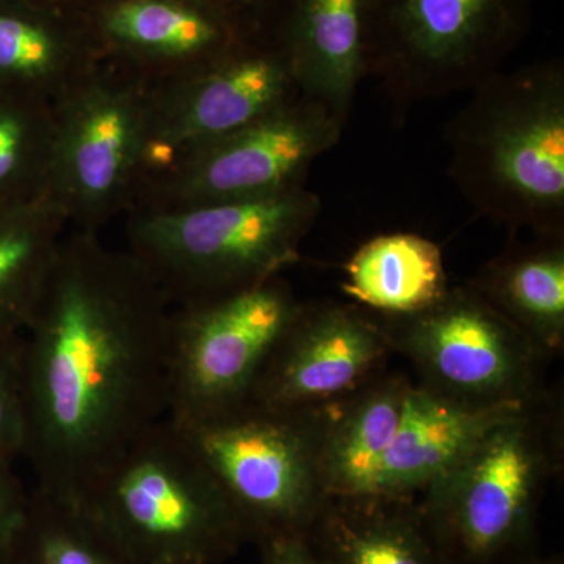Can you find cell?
<instances>
[{
	"label": "cell",
	"instance_id": "obj_7",
	"mask_svg": "<svg viewBox=\"0 0 564 564\" xmlns=\"http://www.w3.org/2000/svg\"><path fill=\"white\" fill-rule=\"evenodd\" d=\"M534 0H383L370 63L393 113L469 93L524 40Z\"/></svg>",
	"mask_w": 564,
	"mask_h": 564
},
{
	"label": "cell",
	"instance_id": "obj_28",
	"mask_svg": "<svg viewBox=\"0 0 564 564\" xmlns=\"http://www.w3.org/2000/svg\"><path fill=\"white\" fill-rule=\"evenodd\" d=\"M210 2L228 11L248 31L265 32L281 0H210Z\"/></svg>",
	"mask_w": 564,
	"mask_h": 564
},
{
	"label": "cell",
	"instance_id": "obj_15",
	"mask_svg": "<svg viewBox=\"0 0 564 564\" xmlns=\"http://www.w3.org/2000/svg\"><path fill=\"white\" fill-rule=\"evenodd\" d=\"M383 0H281L265 33L291 66L303 96L344 122L370 76Z\"/></svg>",
	"mask_w": 564,
	"mask_h": 564
},
{
	"label": "cell",
	"instance_id": "obj_29",
	"mask_svg": "<svg viewBox=\"0 0 564 564\" xmlns=\"http://www.w3.org/2000/svg\"><path fill=\"white\" fill-rule=\"evenodd\" d=\"M47 6L63 7V9L84 10L93 0H35Z\"/></svg>",
	"mask_w": 564,
	"mask_h": 564
},
{
	"label": "cell",
	"instance_id": "obj_30",
	"mask_svg": "<svg viewBox=\"0 0 564 564\" xmlns=\"http://www.w3.org/2000/svg\"><path fill=\"white\" fill-rule=\"evenodd\" d=\"M513 564H563V560L560 556H551V558H541L533 554L525 555L524 558L518 560Z\"/></svg>",
	"mask_w": 564,
	"mask_h": 564
},
{
	"label": "cell",
	"instance_id": "obj_18",
	"mask_svg": "<svg viewBox=\"0 0 564 564\" xmlns=\"http://www.w3.org/2000/svg\"><path fill=\"white\" fill-rule=\"evenodd\" d=\"M307 536L329 564H443L414 497L329 494Z\"/></svg>",
	"mask_w": 564,
	"mask_h": 564
},
{
	"label": "cell",
	"instance_id": "obj_24",
	"mask_svg": "<svg viewBox=\"0 0 564 564\" xmlns=\"http://www.w3.org/2000/svg\"><path fill=\"white\" fill-rule=\"evenodd\" d=\"M54 107L0 91V204L47 195Z\"/></svg>",
	"mask_w": 564,
	"mask_h": 564
},
{
	"label": "cell",
	"instance_id": "obj_2",
	"mask_svg": "<svg viewBox=\"0 0 564 564\" xmlns=\"http://www.w3.org/2000/svg\"><path fill=\"white\" fill-rule=\"evenodd\" d=\"M445 124L448 176L511 232L564 236V65L500 69Z\"/></svg>",
	"mask_w": 564,
	"mask_h": 564
},
{
	"label": "cell",
	"instance_id": "obj_27",
	"mask_svg": "<svg viewBox=\"0 0 564 564\" xmlns=\"http://www.w3.org/2000/svg\"><path fill=\"white\" fill-rule=\"evenodd\" d=\"M262 564H329L307 534H285L259 543Z\"/></svg>",
	"mask_w": 564,
	"mask_h": 564
},
{
	"label": "cell",
	"instance_id": "obj_3",
	"mask_svg": "<svg viewBox=\"0 0 564 564\" xmlns=\"http://www.w3.org/2000/svg\"><path fill=\"white\" fill-rule=\"evenodd\" d=\"M563 402L545 392L478 434L417 497L443 564H513L533 552L538 510L564 463Z\"/></svg>",
	"mask_w": 564,
	"mask_h": 564
},
{
	"label": "cell",
	"instance_id": "obj_21",
	"mask_svg": "<svg viewBox=\"0 0 564 564\" xmlns=\"http://www.w3.org/2000/svg\"><path fill=\"white\" fill-rule=\"evenodd\" d=\"M344 276L345 295L378 317L422 313L451 288L440 245L413 232L367 240L345 263Z\"/></svg>",
	"mask_w": 564,
	"mask_h": 564
},
{
	"label": "cell",
	"instance_id": "obj_25",
	"mask_svg": "<svg viewBox=\"0 0 564 564\" xmlns=\"http://www.w3.org/2000/svg\"><path fill=\"white\" fill-rule=\"evenodd\" d=\"M24 429L22 333H0V462L20 458Z\"/></svg>",
	"mask_w": 564,
	"mask_h": 564
},
{
	"label": "cell",
	"instance_id": "obj_11",
	"mask_svg": "<svg viewBox=\"0 0 564 564\" xmlns=\"http://www.w3.org/2000/svg\"><path fill=\"white\" fill-rule=\"evenodd\" d=\"M345 126L328 107L300 95L152 173L131 210L184 209L304 187L311 166L339 143Z\"/></svg>",
	"mask_w": 564,
	"mask_h": 564
},
{
	"label": "cell",
	"instance_id": "obj_13",
	"mask_svg": "<svg viewBox=\"0 0 564 564\" xmlns=\"http://www.w3.org/2000/svg\"><path fill=\"white\" fill-rule=\"evenodd\" d=\"M391 355L380 321L358 304L303 303L248 404L276 411L326 406L384 370Z\"/></svg>",
	"mask_w": 564,
	"mask_h": 564
},
{
	"label": "cell",
	"instance_id": "obj_9",
	"mask_svg": "<svg viewBox=\"0 0 564 564\" xmlns=\"http://www.w3.org/2000/svg\"><path fill=\"white\" fill-rule=\"evenodd\" d=\"M148 85L101 62L54 106L47 195L69 228L101 234L132 209L144 172Z\"/></svg>",
	"mask_w": 564,
	"mask_h": 564
},
{
	"label": "cell",
	"instance_id": "obj_12",
	"mask_svg": "<svg viewBox=\"0 0 564 564\" xmlns=\"http://www.w3.org/2000/svg\"><path fill=\"white\" fill-rule=\"evenodd\" d=\"M300 95L291 66L265 32L248 36L209 65L148 87L141 182Z\"/></svg>",
	"mask_w": 564,
	"mask_h": 564
},
{
	"label": "cell",
	"instance_id": "obj_1",
	"mask_svg": "<svg viewBox=\"0 0 564 564\" xmlns=\"http://www.w3.org/2000/svg\"><path fill=\"white\" fill-rule=\"evenodd\" d=\"M172 307L135 256L69 228L22 329L21 456L36 488L77 502L166 417Z\"/></svg>",
	"mask_w": 564,
	"mask_h": 564
},
{
	"label": "cell",
	"instance_id": "obj_20",
	"mask_svg": "<svg viewBox=\"0 0 564 564\" xmlns=\"http://www.w3.org/2000/svg\"><path fill=\"white\" fill-rule=\"evenodd\" d=\"M414 380L381 370L344 399L326 404L322 466L329 494H366Z\"/></svg>",
	"mask_w": 564,
	"mask_h": 564
},
{
	"label": "cell",
	"instance_id": "obj_10",
	"mask_svg": "<svg viewBox=\"0 0 564 564\" xmlns=\"http://www.w3.org/2000/svg\"><path fill=\"white\" fill-rule=\"evenodd\" d=\"M375 317L392 352L411 362L419 383L463 406L525 404L549 392V361L469 284L451 285L422 313Z\"/></svg>",
	"mask_w": 564,
	"mask_h": 564
},
{
	"label": "cell",
	"instance_id": "obj_14",
	"mask_svg": "<svg viewBox=\"0 0 564 564\" xmlns=\"http://www.w3.org/2000/svg\"><path fill=\"white\" fill-rule=\"evenodd\" d=\"M84 14L102 62L148 87L209 65L259 33L210 0H93Z\"/></svg>",
	"mask_w": 564,
	"mask_h": 564
},
{
	"label": "cell",
	"instance_id": "obj_26",
	"mask_svg": "<svg viewBox=\"0 0 564 564\" xmlns=\"http://www.w3.org/2000/svg\"><path fill=\"white\" fill-rule=\"evenodd\" d=\"M29 497L31 489H25L13 470V463L0 462V563L24 519Z\"/></svg>",
	"mask_w": 564,
	"mask_h": 564
},
{
	"label": "cell",
	"instance_id": "obj_22",
	"mask_svg": "<svg viewBox=\"0 0 564 564\" xmlns=\"http://www.w3.org/2000/svg\"><path fill=\"white\" fill-rule=\"evenodd\" d=\"M68 231L50 195L0 204V333L25 328Z\"/></svg>",
	"mask_w": 564,
	"mask_h": 564
},
{
	"label": "cell",
	"instance_id": "obj_8",
	"mask_svg": "<svg viewBox=\"0 0 564 564\" xmlns=\"http://www.w3.org/2000/svg\"><path fill=\"white\" fill-rule=\"evenodd\" d=\"M303 303L278 274L242 291L173 306L166 417L192 425L247 406Z\"/></svg>",
	"mask_w": 564,
	"mask_h": 564
},
{
	"label": "cell",
	"instance_id": "obj_17",
	"mask_svg": "<svg viewBox=\"0 0 564 564\" xmlns=\"http://www.w3.org/2000/svg\"><path fill=\"white\" fill-rule=\"evenodd\" d=\"M525 404L463 406L414 380L402 419L375 467L366 494L417 499L477 440L478 434Z\"/></svg>",
	"mask_w": 564,
	"mask_h": 564
},
{
	"label": "cell",
	"instance_id": "obj_19",
	"mask_svg": "<svg viewBox=\"0 0 564 564\" xmlns=\"http://www.w3.org/2000/svg\"><path fill=\"white\" fill-rule=\"evenodd\" d=\"M467 284L547 358L564 351V236L516 237Z\"/></svg>",
	"mask_w": 564,
	"mask_h": 564
},
{
	"label": "cell",
	"instance_id": "obj_16",
	"mask_svg": "<svg viewBox=\"0 0 564 564\" xmlns=\"http://www.w3.org/2000/svg\"><path fill=\"white\" fill-rule=\"evenodd\" d=\"M101 62L84 10L0 0V91L54 107Z\"/></svg>",
	"mask_w": 564,
	"mask_h": 564
},
{
	"label": "cell",
	"instance_id": "obj_4",
	"mask_svg": "<svg viewBox=\"0 0 564 564\" xmlns=\"http://www.w3.org/2000/svg\"><path fill=\"white\" fill-rule=\"evenodd\" d=\"M76 503L135 564H221L251 543L217 478L169 417L143 430Z\"/></svg>",
	"mask_w": 564,
	"mask_h": 564
},
{
	"label": "cell",
	"instance_id": "obj_23",
	"mask_svg": "<svg viewBox=\"0 0 564 564\" xmlns=\"http://www.w3.org/2000/svg\"><path fill=\"white\" fill-rule=\"evenodd\" d=\"M0 564H135L79 503L31 489L28 511Z\"/></svg>",
	"mask_w": 564,
	"mask_h": 564
},
{
	"label": "cell",
	"instance_id": "obj_6",
	"mask_svg": "<svg viewBox=\"0 0 564 564\" xmlns=\"http://www.w3.org/2000/svg\"><path fill=\"white\" fill-rule=\"evenodd\" d=\"M325 406L276 411L247 406L180 426L209 467L251 543L307 534L328 491L322 452Z\"/></svg>",
	"mask_w": 564,
	"mask_h": 564
},
{
	"label": "cell",
	"instance_id": "obj_5",
	"mask_svg": "<svg viewBox=\"0 0 564 564\" xmlns=\"http://www.w3.org/2000/svg\"><path fill=\"white\" fill-rule=\"evenodd\" d=\"M306 187L184 209L124 215L126 250L162 285L173 306L242 291L282 274L321 217Z\"/></svg>",
	"mask_w": 564,
	"mask_h": 564
}]
</instances>
